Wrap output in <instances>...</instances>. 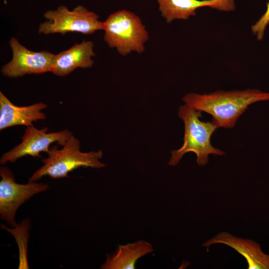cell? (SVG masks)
<instances>
[{"label": "cell", "instance_id": "cell-1", "mask_svg": "<svg viewBox=\"0 0 269 269\" xmlns=\"http://www.w3.org/2000/svg\"><path fill=\"white\" fill-rule=\"evenodd\" d=\"M182 100L192 109L212 116V122L218 128L231 129L254 103L269 101V92L257 89L217 90L209 94L189 93Z\"/></svg>", "mask_w": 269, "mask_h": 269}, {"label": "cell", "instance_id": "cell-2", "mask_svg": "<svg viewBox=\"0 0 269 269\" xmlns=\"http://www.w3.org/2000/svg\"><path fill=\"white\" fill-rule=\"evenodd\" d=\"M202 112L196 111L187 104L179 108L178 116L184 124V136L182 146L171 151L168 163L170 166L176 165L184 155L189 152L195 153L198 165L204 166L209 161V155H224L225 153L214 147L211 143V137L217 127L212 122L200 120Z\"/></svg>", "mask_w": 269, "mask_h": 269}, {"label": "cell", "instance_id": "cell-3", "mask_svg": "<svg viewBox=\"0 0 269 269\" xmlns=\"http://www.w3.org/2000/svg\"><path fill=\"white\" fill-rule=\"evenodd\" d=\"M46 153L48 156L42 160L43 165L33 173L29 181H37L45 176L52 179L65 178L69 172L81 167L101 168L106 166L100 160L102 150L82 152L79 140L73 134L61 149L55 145Z\"/></svg>", "mask_w": 269, "mask_h": 269}, {"label": "cell", "instance_id": "cell-4", "mask_svg": "<svg viewBox=\"0 0 269 269\" xmlns=\"http://www.w3.org/2000/svg\"><path fill=\"white\" fill-rule=\"evenodd\" d=\"M104 40L111 48L125 56L132 51L141 54L148 33L139 17L134 13L121 10L110 14L103 22Z\"/></svg>", "mask_w": 269, "mask_h": 269}, {"label": "cell", "instance_id": "cell-5", "mask_svg": "<svg viewBox=\"0 0 269 269\" xmlns=\"http://www.w3.org/2000/svg\"><path fill=\"white\" fill-rule=\"evenodd\" d=\"M46 21L39 26V34H51L76 32L91 34L96 31L103 30L104 23L99 20L96 13L82 5L72 10L60 5L54 10H48L44 14Z\"/></svg>", "mask_w": 269, "mask_h": 269}, {"label": "cell", "instance_id": "cell-6", "mask_svg": "<svg viewBox=\"0 0 269 269\" xmlns=\"http://www.w3.org/2000/svg\"><path fill=\"white\" fill-rule=\"evenodd\" d=\"M0 219L12 227H15V216L18 208L34 195L47 190L49 186L36 181L17 183L14 174L7 167H0Z\"/></svg>", "mask_w": 269, "mask_h": 269}, {"label": "cell", "instance_id": "cell-7", "mask_svg": "<svg viewBox=\"0 0 269 269\" xmlns=\"http://www.w3.org/2000/svg\"><path fill=\"white\" fill-rule=\"evenodd\" d=\"M73 134L68 130L48 133V128L37 129L32 126L26 127L21 137V142L1 156L0 163H14L18 159L26 155L40 157L41 152H47L51 144L57 142L63 146Z\"/></svg>", "mask_w": 269, "mask_h": 269}, {"label": "cell", "instance_id": "cell-8", "mask_svg": "<svg viewBox=\"0 0 269 269\" xmlns=\"http://www.w3.org/2000/svg\"><path fill=\"white\" fill-rule=\"evenodd\" d=\"M9 45L12 58L1 69L5 77L17 78L27 74H39L50 72L54 54L47 51H32L11 37Z\"/></svg>", "mask_w": 269, "mask_h": 269}, {"label": "cell", "instance_id": "cell-9", "mask_svg": "<svg viewBox=\"0 0 269 269\" xmlns=\"http://www.w3.org/2000/svg\"><path fill=\"white\" fill-rule=\"evenodd\" d=\"M159 10L166 22L175 19L186 20L196 15V10L210 7L223 11L235 9V0H157Z\"/></svg>", "mask_w": 269, "mask_h": 269}, {"label": "cell", "instance_id": "cell-10", "mask_svg": "<svg viewBox=\"0 0 269 269\" xmlns=\"http://www.w3.org/2000/svg\"><path fill=\"white\" fill-rule=\"evenodd\" d=\"M215 244H223L234 249L246 259L248 269H269V255L265 254L260 245L250 239L237 237L226 232H220L202 244L208 251Z\"/></svg>", "mask_w": 269, "mask_h": 269}, {"label": "cell", "instance_id": "cell-11", "mask_svg": "<svg viewBox=\"0 0 269 269\" xmlns=\"http://www.w3.org/2000/svg\"><path fill=\"white\" fill-rule=\"evenodd\" d=\"M47 107L43 102L27 106H16L0 91V130L17 125L32 126V123L45 119L46 116L42 110Z\"/></svg>", "mask_w": 269, "mask_h": 269}, {"label": "cell", "instance_id": "cell-12", "mask_svg": "<svg viewBox=\"0 0 269 269\" xmlns=\"http://www.w3.org/2000/svg\"><path fill=\"white\" fill-rule=\"evenodd\" d=\"M91 41L75 43L69 49L55 54L50 72L58 76H65L77 68L91 67L92 57L95 55Z\"/></svg>", "mask_w": 269, "mask_h": 269}, {"label": "cell", "instance_id": "cell-13", "mask_svg": "<svg viewBox=\"0 0 269 269\" xmlns=\"http://www.w3.org/2000/svg\"><path fill=\"white\" fill-rule=\"evenodd\" d=\"M153 251L152 245L144 240L119 245L115 253L107 256L101 269H134L139 259Z\"/></svg>", "mask_w": 269, "mask_h": 269}, {"label": "cell", "instance_id": "cell-14", "mask_svg": "<svg viewBox=\"0 0 269 269\" xmlns=\"http://www.w3.org/2000/svg\"><path fill=\"white\" fill-rule=\"evenodd\" d=\"M267 1L266 11L251 28L252 33L259 41L263 40L265 30L269 24V0Z\"/></svg>", "mask_w": 269, "mask_h": 269}]
</instances>
